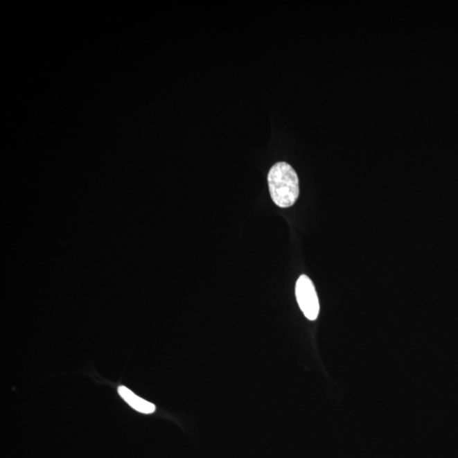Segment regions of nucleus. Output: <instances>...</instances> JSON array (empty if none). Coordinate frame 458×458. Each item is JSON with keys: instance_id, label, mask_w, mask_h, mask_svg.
<instances>
[{"instance_id": "nucleus-1", "label": "nucleus", "mask_w": 458, "mask_h": 458, "mask_svg": "<svg viewBox=\"0 0 458 458\" xmlns=\"http://www.w3.org/2000/svg\"><path fill=\"white\" fill-rule=\"evenodd\" d=\"M268 187L272 202L281 208L292 206L300 195L299 177L292 166L278 162L272 166L267 175Z\"/></svg>"}, {"instance_id": "nucleus-2", "label": "nucleus", "mask_w": 458, "mask_h": 458, "mask_svg": "<svg viewBox=\"0 0 458 458\" xmlns=\"http://www.w3.org/2000/svg\"><path fill=\"white\" fill-rule=\"evenodd\" d=\"M295 297L306 319L314 321L319 317L320 305L313 283L306 275H301L295 285Z\"/></svg>"}, {"instance_id": "nucleus-3", "label": "nucleus", "mask_w": 458, "mask_h": 458, "mask_svg": "<svg viewBox=\"0 0 458 458\" xmlns=\"http://www.w3.org/2000/svg\"><path fill=\"white\" fill-rule=\"evenodd\" d=\"M118 393L121 397L136 411L145 414H153L156 411V406L154 404L140 398V397L136 396L134 393H132L130 389L125 387V386H120Z\"/></svg>"}]
</instances>
